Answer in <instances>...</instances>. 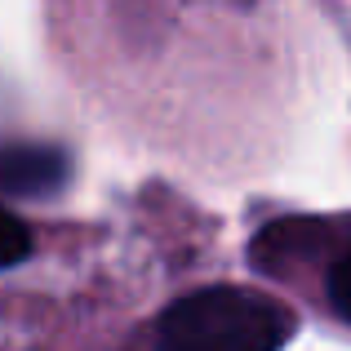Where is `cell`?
Instances as JSON below:
<instances>
[{
  "mask_svg": "<svg viewBox=\"0 0 351 351\" xmlns=\"http://www.w3.org/2000/svg\"><path fill=\"white\" fill-rule=\"evenodd\" d=\"M27 258H32V232H27V223L0 209V271L27 263Z\"/></svg>",
  "mask_w": 351,
  "mask_h": 351,
  "instance_id": "cell-3",
  "label": "cell"
},
{
  "mask_svg": "<svg viewBox=\"0 0 351 351\" xmlns=\"http://www.w3.org/2000/svg\"><path fill=\"white\" fill-rule=\"evenodd\" d=\"M293 316L276 298L214 285L178 298L156 325V351H280Z\"/></svg>",
  "mask_w": 351,
  "mask_h": 351,
  "instance_id": "cell-1",
  "label": "cell"
},
{
  "mask_svg": "<svg viewBox=\"0 0 351 351\" xmlns=\"http://www.w3.org/2000/svg\"><path fill=\"white\" fill-rule=\"evenodd\" d=\"M325 293H329V307L351 325V249H343V254L334 258V267H329V276H325Z\"/></svg>",
  "mask_w": 351,
  "mask_h": 351,
  "instance_id": "cell-4",
  "label": "cell"
},
{
  "mask_svg": "<svg viewBox=\"0 0 351 351\" xmlns=\"http://www.w3.org/2000/svg\"><path fill=\"white\" fill-rule=\"evenodd\" d=\"M67 152L45 143H0V196H53L67 182Z\"/></svg>",
  "mask_w": 351,
  "mask_h": 351,
  "instance_id": "cell-2",
  "label": "cell"
}]
</instances>
